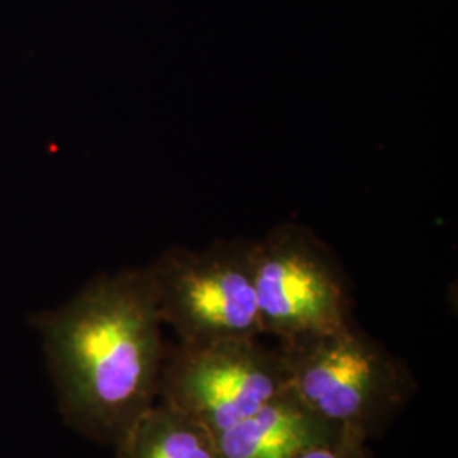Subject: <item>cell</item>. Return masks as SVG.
<instances>
[{
	"instance_id": "7",
	"label": "cell",
	"mask_w": 458,
	"mask_h": 458,
	"mask_svg": "<svg viewBox=\"0 0 458 458\" xmlns=\"http://www.w3.org/2000/svg\"><path fill=\"white\" fill-rule=\"evenodd\" d=\"M113 446L115 458H219L213 431L164 401L143 411Z\"/></svg>"
},
{
	"instance_id": "3",
	"label": "cell",
	"mask_w": 458,
	"mask_h": 458,
	"mask_svg": "<svg viewBox=\"0 0 458 458\" xmlns=\"http://www.w3.org/2000/svg\"><path fill=\"white\" fill-rule=\"evenodd\" d=\"M162 323L179 344L260 338L255 297V242L216 240L175 246L148 267Z\"/></svg>"
},
{
	"instance_id": "1",
	"label": "cell",
	"mask_w": 458,
	"mask_h": 458,
	"mask_svg": "<svg viewBox=\"0 0 458 458\" xmlns=\"http://www.w3.org/2000/svg\"><path fill=\"white\" fill-rule=\"evenodd\" d=\"M147 268L89 282L39 321L66 425L100 445L157 403L166 346Z\"/></svg>"
},
{
	"instance_id": "8",
	"label": "cell",
	"mask_w": 458,
	"mask_h": 458,
	"mask_svg": "<svg viewBox=\"0 0 458 458\" xmlns=\"http://www.w3.org/2000/svg\"><path fill=\"white\" fill-rule=\"evenodd\" d=\"M293 458H372V454L369 450V443L344 435L340 438L310 446Z\"/></svg>"
},
{
	"instance_id": "5",
	"label": "cell",
	"mask_w": 458,
	"mask_h": 458,
	"mask_svg": "<svg viewBox=\"0 0 458 458\" xmlns=\"http://www.w3.org/2000/svg\"><path fill=\"white\" fill-rule=\"evenodd\" d=\"M287 389L278 344L240 338L166 348L158 395L217 437Z\"/></svg>"
},
{
	"instance_id": "2",
	"label": "cell",
	"mask_w": 458,
	"mask_h": 458,
	"mask_svg": "<svg viewBox=\"0 0 458 458\" xmlns=\"http://www.w3.org/2000/svg\"><path fill=\"white\" fill-rule=\"evenodd\" d=\"M291 391L344 435L370 442L416 393L404 361L355 325L278 342Z\"/></svg>"
},
{
	"instance_id": "6",
	"label": "cell",
	"mask_w": 458,
	"mask_h": 458,
	"mask_svg": "<svg viewBox=\"0 0 458 458\" xmlns=\"http://www.w3.org/2000/svg\"><path fill=\"white\" fill-rule=\"evenodd\" d=\"M344 435L314 414L289 387L216 438L219 458H293Z\"/></svg>"
},
{
	"instance_id": "4",
	"label": "cell",
	"mask_w": 458,
	"mask_h": 458,
	"mask_svg": "<svg viewBox=\"0 0 458 458\" xmlns=\"http://www.w3.org/2000/svg\"><path fill=\"white\" fill-rule=\"evenodd\" d=\"M255 297L262 335L277 344L353 325L342 265L314 233L295 223L255 242Z\"/></svg>"
}]
</instances>
